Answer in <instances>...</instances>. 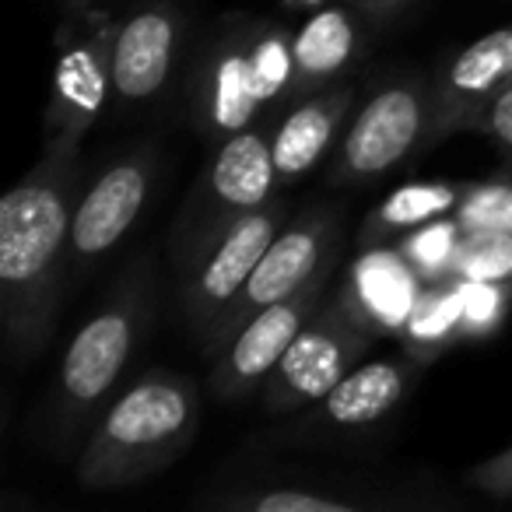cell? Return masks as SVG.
<instances>
[{"label":"cell","mask_w":512,"mask_h":512,"mask_svg":"<svg viewBox=\"0 0 512 512\" xmlns=\"http://www.w3.org/2000/svg\"><path fill=\"white\" fill-rule=\"evenodd\" d=\"M355 4L376 18H390V15H397V11H404L407 4H414V0H355Z\"/></svg>","instance_id":"28"},{"label":"cell","mask_w":512,"mask_h":512,"mask_svg":"<svg viewBox=\"0 0 512 512\" xmlns=\"http://www.w3.org/2000/svg\"><path fill=\"white\" fill-rule=\"evenodd\" d=\"M376 330L348 306L344 295L323 299L299 330L274 372L264 379V407L271 414L316 407L358 362Z\"/></svg>","instance_id":"8"},{"label":"cell","mask_w":512,"mask_h":512,"mask_svg":"<svg viewBox=\"0 0 512 512\" xmlns=\"http://www.w3.org/2000/svg\"><path fill=\"white\" fill-rule=\"evenodd\" d=\"M435 95L432 81L404 74L365 99L344 127L334 158V183H369L397 169L418 148H432Z\"/></svg>","instance_id":"6"},{"label":"cell","mask_w":512,"mask_h":512,"mask_svg":"<svg viewBox=\"0 0 512 512\" xmlns=\"http://www.w3.org/2000/svg\"><path fill=\"white\" fill-rule=\"evenodd\" d=\"M116 22L109 11H81L60 32L53 64L46 141H85L113 95V43Z\"/></svg>","instance_id":"9"},{"label":"cell","mask_w":512,"mask_h":512,"mask_svg":"<svg viewBox=\"0 0 512 512\" xmlns=\"http://www.w3.org/2000/svg\"><path fill=\"white\" fill-rule=\"evenodd\" d=\"M151 320V271L148 264L127 271L102 309L74 334L60 362L57 390L50 404V442L64 449L78 425L106 400V393L127 372L134 348Z\"/></svg>","instance_id":"4"},{"label":"cell","mask_w":512,"mask_h":512,"mask_svg":"<svg viewBox=\"0 0 512 512\" xmlns=\"http://www.w3.org/2000/svg\"><path fill=\"white\" fill-rule=\"evenodd\" d=\"M477 130L488 134L505 155H512V85H505L502 92L484 106L481 120H477Z\"/></svg>","instance_id":"27"},{"label":"cell","mask_w":512,"mask_h":512,"mask_svg":"<svg viewBox=\"0 0 512 512\" xmlns=\"http://www.w3.org/2000/svg\"><path fill=\"white\" fill-rule=\"evenodd\" d=\"M456 288H460V341L491 334L505 320V309H509V288L505 285L456 278Z\"/></svg>","instance_id":"25"},{"label":"cell","mask_w":512,"mask_h":512,"mask_svg":"<svg viewBox=\"0 0 512 512\" xmlns=\"http://www.w3.org/2000/svg\"><path fill=\"white\" fill-rule=\"evenodd\" d=\"M334 271L320 274L309 281L302 292L288 295V299L267 306L264 313H256L218 355L211 358V393L218 400H239L253 393L256 386H264V379L274 372V365L285 358L299 330L313 320L320 302L327 299V285Z\"/></svg>","instance_id":"11"},{"label":"cell","mask_w":512,"mask_h":512,"mask_svg":"<svg viewBox=\"0 0 512 512\" xmlns=\"http://www.w3.org/2000/svg\"><path fill=\"white\" fill-rule=\"evenodd\" d=\"M183 39V11L176 0H148L116 29L113 43V95L120 106L155 99L176 67Z\"/></svg>","instance_id":"14"},{"label":"cell","mask_w":512,"mask_h":512,"mask_svg":"<svg viewBox=\"0 0 512 512\" xmlns=\"http://www.w3.org/2000/svg\"><path fill=\"white\" fill-rule=\"evenodd\" d=\"M400 334H404V344L414 358H435L449 344H460V288H456V278L432 281L421 288Z\"/></svg>","instance_id":"20"},{"label":"cell","mask_w":512,"mask_h":512,"mask_svg":"<svg viewBox=\"0 0 512 512\" xmlns=\"http://www.w3.org/2000/svg\"><path fill=\"white\" fill-rule=\"evenodd\" d=\"M60 4H64V8H67V15H81V11L92 8L95 0H60Z\"/></svg>","instance_id":"30"},{"label":"cell","mask_w":512,"mask_h":512,"mask_svg":"<svg viewBox=\"0 0 512 512\" xmlns=\"http://www.w3.org/2000/svg\"><path fill=\"white\" fill-rule=\"evenodd\" d=\"M323 4H330V0H281V8L295 11V15H309V11H320Z\"/></svg>","instance_id":"29"},{"label":"cell","mask_w":512,"mask_h":512,"mask_svg":"<svg viewBox=\"0 0 512 512\" xmlns=\"http://www.w3.org/2000/svg\"><path fill=\"white\" fill-rule=\"evenodd\" d=\"M200 397L179 372L151 369L113 400L78 463L85 491H116L158 474L190 449Z\"/></svg>","instance_id":"2"},{"label":"cell","mask_w":512,"mask_h":512,"mask_svg":"<svg viewBox=\"0 0 512 512\" xmlns=\"http://www.w3.org/2000/svg\"><path fill=\"white\" fill-rule=\"evenodd\" d=\"M271 134L274 123L264 120L218 144L172 225L169 249L179 274H190L246 214L274 200V186L281 179L274 165Z\"/></svg>","instance_id":"5"},{"label":"cell","mask_w":512,"mask_h":512,"mask_svg":"<svg viewBox=\"0 0 512 512\" xmlns=\"http://www.w3.org/2000/svg\"><path fill=\"white\" fill-rule=\"evenodd\" d=\"M463 235H512V183L495 179V183L467 186V197L456 207Z\"/></svg>","instance_id":"23"},{"label":"cell","mask_w":512,"mask_h":512,"mask_svg":"<svg viewBox=\"0 0 512 512\" xmlns=\"http://www.w3.org/2000/svg\"><path fill=\"white\" fill-rule=\"evenodd\" d=\"M453 278L495 281L512 292V235H463Z\"/></svg>","instance_id":"24"},{"label":"cell","mask_w":512,"mask_h":512,"mask_svg":"<svg viewBox=\"0 0 512 512\" xmlns=\"http://www.w3.org/2000/svg\"><path fill=\"white\" fill-rule=\"evenodd\" d=\"M421 288L425 285L411 271V264L400 256V249H393V253L372 249L369 256H362L355 264L348 288L341 295L376 334L379 330H397L400 334L414 302H418Z\"/></svg>","instance_id":"17"},{"label":"cell","mask_w":512,"mask_h":512,"mask_svg":"<svg viewBox=\"0 0 512 512\" xmlns=\"http://www.w3.org/2000/svg\"><path fill=\"white\" fill-rule=\"evenodd\" d=\"M411 386V369L404 362L355 365L327 397L316 404V428L327 432H358L390 411H397Z\"/></svg>","instance_id":"16"},{"label":"cell","mask_w":512,"mask_h":512,"mask_svg":"<svg viewBox=\"0 0 512 512\" xmlns=\"http://www.w3.org/2000/svg\"><path fill=\"white\" fill-rule=\"evenodd\" d=\"M355 50H358V25L348 8L323 4L320 11H309L302 29L292 36L295 99L334 85L337 74L355 60Z\"/></svg>","instance_id":"18"},{"label":"cell","mask_w":512,"mask_h":512,"mask_svg":"<svg viewBox=\"0 0 512 512\" xmlns=\"http://www.w3.org/2000/svg\"><path fill=\"white\" fill-rule=\"evenodd\" d=\"M467 484L491 498H502V502H512V446L505 453L484 460L481 467H474L467 474Z\"/></svg>","instance_id":"26"},{"label":"cell","mask_w":512,"mask_h":512,"mask_svg":"<svg viewBox=\"0 0 512 512\" xmlns=\"http://www.w3.org/2000/svg\"><path fill=\"white\" fill-rule=\"evenodd\" d=\"M295 32L274 22L232 18L207 39L190 81L193 123L221 144L295 102Z\"/></svg>","instance_id":"3"},{"label":"cell","mask_w":512,"mask_h":512,"mask_svg":"<svg viewBox=\"0 0 512 512\" xmlns=\"http://www.w3.org/2000/svg\"><path fill=\"white\" fill-rule=\"evenodd\" d=\"M372 505H376L372 498L316 491L302 488V484H274L264 491H242V495L221 498V509L235 512H362Z\"/></svg>","instance_id":"21"},{"label":"cell","mask_w":512,"mask_h":512,"mask_svg":"<svg viewBox=\"0 0 512 512\" xmlns=\"http://www.w3.org/2000/svg\"><path fill=\"white\" fill-rule=\"evenodd\" d=\"M158 172L155 148H134L95 176V183L74 204L71 225V271L99 264L109 249L141 218Z\"/></svg>","instance_id":"12"},{"label":"cell","mask_w":512,"mask_h":512,"mask_svg":"<svg viewBox=\"0 0 512 512\" xmlns=\"http://www.w3.org/2000/svg\"><path fill=\"white\" fill-rule=\"evenodd\" d=\"M337 249H341V214L334 207L316 204L295 214V218H288V225L274 235L267 253L260 256L256 271L249 274L246 288L235 295L228 313L221 316L204 355L214 358L256 313H264L274 302L302 292L320 274L334 271Z\"/></svg>","instance_id":"7"},{"label":"cell","mask_w":512,"mask_h":512,"mask_svg":"<svg viewBox=\"0 0 512 512\" xmlns=\"http://www.w3.org/2000/svg\"><path fill=\"white\" fill-rule=\"evenodd\" d=\"M81 141H46L39 162L0 200V323L22 362L50 344L71 271Z\"/></svg>","instance_id":"1"},{"label":"cell","mask_w":512,"mask_h":512,"mask_svg":"<svg viewBox=\"0 0 512 512\" xmlns=\"http://www.w3.org/2000/svg\"><path fill=\"white\" fill-rule=\"evenodd\" d=\"M467 197V186L456 183H407L400 190H393L383 204L372 211V218L365 221L362 242L376 246V242L390 239V235H407L414 228L428 225L435 218L456 214V207Z\"/></svg>","instance_id":"19"},{"label":"cell","mask_w":512,"mask_h":512,"mask_svg":"<svg viewBox=\"0 0 512 512\" xmlns=\"http://www.w3.org/2000/svg\"><path fill=\"white\" fill-rule=\"evenodd\" d=\"M351 106H355V88L327 85L320 92L295 99L278 116L271 134V151L281 183H295L320 165V158L334 148L337 134L348 127Z\"/></svg>","instance_id":"15"},{"label":"cell","mask_w":512,"mask_h":512,"mask_svg":"<svg viewBox=\"0 0 512 512\" xmlns=\"http://www.w3.org/2000/svg\"><path fill=\"white\" fill-rule=\"evenodd\" d=\"M505 85H512V25L474 39L439 67V74L432 78V144L460 130H477L484 106Z\"/></svg>","instance_id":"13"},{"label":"cell","mask_w":512,"mask_h":512,"mask_svg":"<svg viewBox=\"0 0 512 512\" xmlns=\"http://www.w3.org/2000/svg\"><path fill=\"white\" fill-rule=\"evenodd\" d=\"M460 242H463L460 221H456V214H446V218H435L428 225L407 232L397 249L407 264H411V271L421 278V285H432V281L453 278Z\"/></svg>","instance_id":"22"},{"label":"cell","mask_w":512,"mask_h":512,"mask_svg":"<svg viewBox=\"0 0 512 512\" xmlns=\"http://www.w3.org/2000/svg\"><path fill=\"white\" fill-rule=\"evenodd\" d=\"M288 218H292V207L285 200H267L264 207L246 214L190 274H183V313L200 351H207L221 316L246 288L249 274L256 271L260 256L267 253L274 235L288 225Z\"/></svg>","instance_id":"10"}]
</instances>
